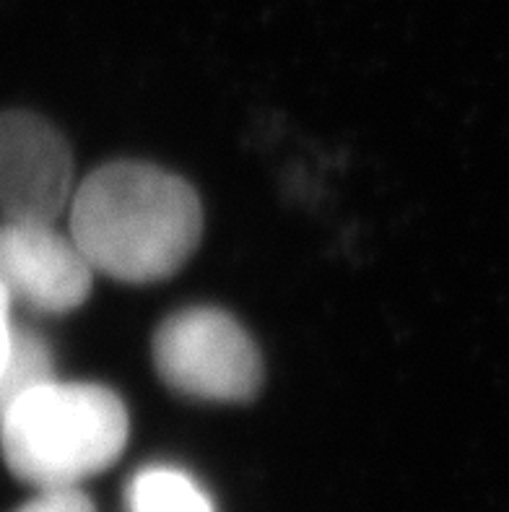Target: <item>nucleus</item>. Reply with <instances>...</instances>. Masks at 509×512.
<instances>
[{"mask_svg":"<svg viewBox=\"0 0 509 512\" xmlns=\"http://www.w3.org/2000/svg\"><path fill=\"white\" fill-rule=\"evenodd\" d=\"M11 297H8L6 286L0 284V370H3V364H6L8 354H11L13 346V336H16V325L11 320Z\"/></svg>","mask_w":509,"mask_h":512,"instance_id":"9","label":"nucleus"},{"mask_svg":"<svg viewBox=\"0 0 509 512\" xmlns=\"http://www.w3.org/2000/svg\"><path fill=\"white\" fill-rule=\"evenodd\" d=\"M94 268L71 234L55 224L0 221V284L13 305L39 315H65L86 302Z\"/></svg>","mask_w":509,"mask_h":512,"instance_id":"5","label":"nucleus"},{"mask_svg":"<svg viewBox=\"0 0 509 512\" xmlns=\"http://www.w3.org/2000/svg\"><path fill=\"white\" fill-rule=\"evenodd\" d=\"M156 372L172 390L213 403H245L263 388V357L242 323L216 307L174 312L154 336Z\"/></svg>","mask_w":509,"mask_h":512,"instance_id":"3","label":"nucleus"},{"mask_svg":"<svg viewBox=\"0 0 509 512\" xmlns=\"http://www.w3.org/2000/svg\"><path fill=\"white\" fill-rule=\"evenodd\" d=\"M16 512H97L81 489H47Z\"/></svg>","mask_w":509,"mask_h":512,"instance_id":"8","label":"nucleus"},{"mask_svg":"<svg viewBox=\"0 0 509 512\" xmlns=\"http://www.w3.org/2000/svg\"><path fill=\"white\" fill-rule=\"evenodd\" d=\"M203 208L190 182L141 162L94 169L71 201V237L91 268L125 284L169 279L198 250Z\"/></svg>","mask_w":509,"mask_h":512,"instance_id":"1","label":"nucleus"},{"mask_svg":"<svg viewBox=\"0 0 509 512\" xmlns=\"http://www.w3.org/2000/svg\"><path fill=\"white\" fill-rule=\"evenodd\" d=\"M130 435L125 403L97 383H50L21 398L0 422L3 455L16 479L78 489L123 455Z\"/></svg>","mask_w":509,"mask_h":512,"instance_id":"2","label":"nucleus"},{"mask_svg":"<svg viewBox=\"0 0 509 512\" xmlns=\"http://www.w3.org/2000/svg\"><path fill=\"white\" fill-rule=\"evenodd\" d=\"M71 201L73 156L60 130L34 112H0V221L55 224Z\"/></svg>","mask_w":509,"mask_h":512,"instance_id":"4","label":"nucleus"},{"mask_svg":"<svg viewBox=\"0 0 509 512\" xmlns=\"http://www.w3.org/2000/svg\"><path fill=\"white\" fill-rule=\"evenodd\" d=\"M52 370H55V364H52L50 346L45 344V338L16 325L11 354L0 370V422L34 388L55 380Z\"/></svg>","mask_w":509,"mask_h":512,"instance_id":"7","label":"nucleus"},{"mask_svg":"<svg viewBox=\"0 0 509 512\" xmlns=\"http://www.w3.org/2000/svg\"><path fill=\"white\" fill-rule=\"evenodd\" d=\"M130 512H213L208 494L185 471L143 468L128 489Z\"/></svg>","mask_w":509,"mask_h":512,"instance_id":"6","label":"nucleus"}]
</instances>
